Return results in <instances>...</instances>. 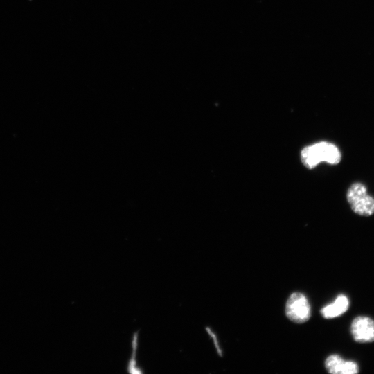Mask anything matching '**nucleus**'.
<instances>
[{"label": "nucleus", "instance_id": "7ed1b4c3", "mask_svg": "<svg viewBox=\"0 0 374 374\" xmlns=\"http://www.w3.org/2000/svg\"><path fill=\"white\" fill-rule=\"evenodd\" d=\"M285 314L297 323L307 321L311 315V308L306 296L301 292L292 293L286 302Z\"/></svg>", "mask_w": 374, "mask_h": 374}, {"label": "nucleus", "instance_id": "39448f33", "mask_svg": "<svg viewBox=\"0 0 374 374\" xmlns=\"http://www.w3.org/2000/svg\"><path fill=\"white\" fill-rule=\"evenodd\" d=\"M325 367L332 374H356L359 371L355 362L344 360L338 355L328 356L325 361Z\"/></svg>", "mask_w": 374, "mask_h": 374}, {"label": "nucleus", "instance_id": "20e7f679", "mask_svg": "<svg viewBox=\"0 0 374 374\" xmlns=\"http://www.w3.org/2000/svg\"><path fill=\"white\" fill-rule=\"evenodd\" d=\"M353 339L359 343L374 341V320L365 316L355 317L350 325Z\"/></svg>", "mask_w": 374, "mask_h": 374}, {"label": "nucleus", "instance_id": "0eeeda50", "mask_svg": "<svg viewBox=\"0 0 374 374\" xmlns=\"http://www.w3.org/2000/svg\"><path fill=\"white\" fill-rule=\"evenodd\" d=\"M207 331L209 333L210 335H211L213 339V342H214V344L215 346V348H216V350H217V352L218 353V354L222 356V350L219 346V344H218V341H217V337L216 335L208 328H207Z\"/></svg>", "mask_w": 374, "mask_h": 374}, {"label": "nucleus", "instance_id": "f257e3e1", "mask_svg": "<svg viewBox=\"0 0 374 374\" xmlns=\"http://www.w3.org/2000/svg\"><path fill=\"white\" fill-rule=\"evenodd\" d=\"M301 159L305 167L312 169L323 161L338 164L341 159V154L335 144L321 141L305 147L301 152Z\"/></svg>", "mask_w": 374, "mask_h": 374}, {"label": "nucleus", "instance_id": "423d86ee", "mask_svg": "<svg viewBox=\"0 0 374 374\" xmlns=\"http://www.w3.org/2000/svg\"><path fill=\"white\" fill-rule=\"evenodd\" d=\"M348 298L344 294H339L335 301L321 310V314L325 319H333L346 312L349 308Z\"/></svg>", "mask_w": 374, "mask_h": 374}, {"label": "nucleus", "instance_id": "f03ea898", "mask_svg": "<svg viewBox=\"0 0 374 374\" xmlns=\"http://www.w3.org/2000/svg\"><path fill=\"white\" fill-rule=\"evenodd\" d=\"M346 198L356 214L368 217L374 213V197L368 194L367 188L363 184H353L348 189Z\"/></svg>", "mask_w": 374, "mask_h": 374}]
</instances>
